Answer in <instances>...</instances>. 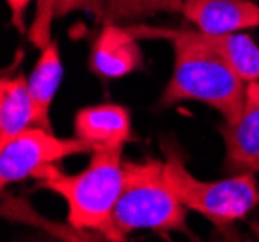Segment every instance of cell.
<instances>
[{"mask_svg":"<svg viewBox=\"0 0 259 242\" xmlns=\"http://www.w3.org/2000/svg\"><path fill=\"white\" fill-rule=\"evenodd\" d=\"M72 12H87L99 22H105L107 0H37V10L27 29V39L39 51L51 43V25L54 18H62Z\"/></svg>","mask_w":259,"mask_h":242,"instance_id":"cell-12","label":"cell"},{"mask_svg":"<svg viewBox=\"0 0 259 242\" xmlns=\"http://www.w3.org/2000/svg\"><path fill=\"white\" fill-rule=\"evenodd\" d=\"M93 151V145L77 136L58 138L41 126L27 128L10 140L0 142V184L6 188L25 178H51L60 173V161Z\"/></svg>","mask_w":259,"mask_h":242,"instance_id":"cell-5","label":"cell"},{"mask_svg":"<svg viewBox=\"0 0 259 242\" xmlns=\"http://www.w3.org/2000/svg\"><path fill=\"white\" fill-rule=\"evenodd\" d=\"M186 0H107L103 23L140 22L159 12H182Z\"/></svg>","mask_w":259,"mask_h":242,"instance_id":"cell-14","label":"cell"},{"mask_svg":"<svg viewBox=\"0 0 259 242\" xmlns=\"http://www.w3.org/2000/svg\"><path fill=\"white\" fill-rule=\"evenodd\" d=\"M227 165L232 171H259V79L248 82L242 116L236 124H223Z\"/></svg>","mask_w":259,"mask_h":242,"instance_id":"cell-8","label":"cell"},{"mask_svg":"<svg viewBox=\"0 0 259 242\" xmlns=\"http://www.w3.org/2000/svg\"><path fill=\"white\" fill-rule=\"evenodd\" d=\"M253 231H255V234L259 236V221H255V225H253Z\"/></svg>","mask_w":259,"mask_h":242,"instance_id":"cell-16","label":"cell"},{"mask_svg":"<svg viewBox=\"0 0 259 242\" xmlns=\"http://www.w3.org/2000/svg\"><path fill=\"white\" fill-rule=\"evenodd\" d=\"M41 188L64 198L70 227L114 240L112 215L124 188L122 149H95L81 173L64 175L60 171L41 180Z\"/></svg>","mask_w":259,"mask_h":242,"instance_id":"cell-2","label":"cell"},{"mask_svg":"<svg viewBox=\"0 0 259 242\" xmlns=\"http://www.w3.org/2000/svg\"><path fill=\"white\" fill-rule=\"evenodd\" d=\"M33 103L27 77L23 74L2 76L0 79V142L10 140L31 128Z\"/></svg>","mask_w":259,"mask_h":242,"instance_id":"cell-11","label":"cell"},{"mask_svg":"<svg viewBox=\"0 0 259 242\" xmlns=\"http://www.w3.org/2000/svg\"><path fill=\"white\" fill-rule=\"evenodd\" d=\"M164 178L186 209L201 213L221 231H228L259 204V184L253 173L240 171L223 180H199L170 149L166 151Z\"/></svg>","mask_w":259,"mask_h":242,"instance_id":"cell-4","label":"cell"},{"mask_svg":"<svg viewBox=\"0 0 259 242\" xmlns=\"http://www.w3.org/2000/svg\"><path fill=\"white\" fill-rule=\"evenodd\" d=\"M138 39H164L174 49V70L168 79L162 105L199 101L225 116V124H236L242 116L248 84L227 60L203 39L199 29L128 25Z\"/></svg>","mask_w":259,"mask_h":242,"instance_id":"cell-1","label":"cell"},{"mask_svg":"<svg viewBox=\"0 0 259 242\" xmlns=\"http://www.w3.org/2000/svg\"><path fill=\"white\" fill-rule=\"evenodd\" d=\"M74 136L93 149H124L132 140V118L124 105L103 103L83 107L74 116Z\"/></svg>","mask_w":259,"mask_h":242,"instance_id":"cell-9","label":"cell"},{"mask_svg":"<svg viewBox=\"0 0 259 242\" xmlns=\"http://www.w3.org/2000/svg\"><path fill=\"white\" fill-rule=\"evenodd\" d=\"M141 62L143 56L140 39L130 31L128 25L105 23L97 41L91 47V72L105 79H118L140 70Z\"/></svg>","mask_w":259,"mask_h":242,"instance_id":"cell-6","label":"cell"},{"mask_svg":"<svg viewBox=\"0 0 259 242\" xmlns=\"http://www.w3.org/2000/svg\"><path fill=\"white\" fill-rule=\"evenodd\" d=\"M31 0H6L8 8H10V18L12 25L20 31V33L27 35V23H25V14H27V6H29Z\"/></svg>","mask_w":259,"mask_h":242,"instance_id":"cell-15","label":"cell"},{"mask_svg":"<svg viewBox=\"0 0 259 242\" xmlns=\"http://www.w3.org/2000/svg\"><path fill=\"white\" fill-rule=\"evenodd\" d=\"M62 82V60H60V47L56 41L41 49L39 60L35 62L33 72L27 77L29 95L33 103V120L35 126L53 132L51 126V105Z\"/></svg>","mask_w":259,"mask_h":242,"instance_id":"cell-10","label":"cell"},{"mask_svg":"<svg viewBox=\"0 0 259 242\" xmlns=\"http://www.w3.org/2000/svg\"><path fill=\"white\" fill-rule=\"evenodd\" d=\"M182 14L203 33H238L259 27V4L253 0H186Z\"/></svg>","mask_w":259,"mask_h":242,"instance_id":"cell-7","label":"cell"},{"mask_svg":"<svg viewBox=\"0 0 259 242\" xmlns=\"http://www.w3.org/2000/svg\"><path fill=\"white\" fill-rule=\"evenodd\" d=\"M201 35L246 84L259 79V45H255L249 35L242 31L221 35L201 31Z\"/></svg>","mask_w":259,"mask_h":242,"instance_id":"cell-13","label":"cell"},{"mask_svg":"<svg viewBox=\"0 0 259 242\" xmlns=\"http://www.w3.org/2000/svg\"><path fill=\"white\" fill-rule=\"evenodd\" d=\"M114 240H126L134 231L168 236L186 232V206L164 178V163L157 159L124 161V188L112 215Z\"/></svg>","mask_w":259,"mask_h":242,"instance_id":"cell-3","label":"cell"}]
</instances>
